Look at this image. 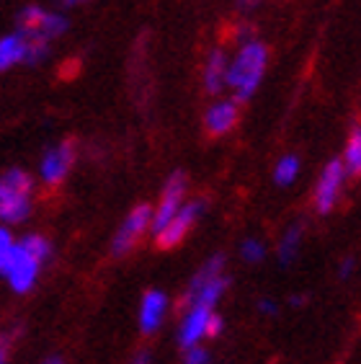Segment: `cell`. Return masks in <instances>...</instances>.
<instances>
[{
  "mask_svg": "<svg viewBox=\"0 0 361 364\" xmlns=\"http://www.w3.org/2000/svg\"><path fill=\"white\" fill-rule=\"evenodd\" d=\"M237 114H240V109H237L235 101H220L204 117V129H207L209 137H222L237 124Z\"/></svg>",
  "mask_w": 361,
  "mask_h": 364,
  "instance_id": "obj_10",
  "label": "cell"
},
{
  "mask_svg": "<svg viewBox=\"0 0 361 364\" xmlns=\"http://www.w3.org/2000/svg\"><path fill=\"white\" fill-rule=\"evenodd\" d=\"M44 364H63V359H60V357H52V359H47Z\"/></svg>",
  "mask_w": 361,
  "mask_h": 364,
  "instance_id": "obj_30",
  "label": "cell"
},
{
  "mask_svg": "<svg viewBox=\"0 0 361 364\" xmlns=\"http://www.w3.org/2000/svg\"><path fill=\"white\" fill-rule=\"evenodd\" d=\"M343 178H346V171H343V161L340 158L328 163L325 171L320 173L318 189H315V207H318L320 215H328L335 207Z\"/></svg>",
  "mask_w": 361,
  "mask_h": 364,
  "instance_id": "obj_7",
  "label": "cell"
},
{
  "mask_svg": "<svg viewBox=\"0 0 361 364\" xmlns=\"http://www.w3.org/2000/svg\"><path fill=\"white\" fill-rule=\"evenodd\" d=\"M351 272H354V259H346L340 261V279H346V277H351Z\"/></svg>",
  "mask_w": 361,
  "mask_h": 364,
  "instance_id": "obj_25",
  "label": "cell"
},
{
  "mask_svg": "<svg viewBox=\"0 0 361 364\" xmlns=\"http://www.w3.org/2000/svg\"><path fill=\"white\" fill-rule=\"evenodd\" d=\"M11 253H14V238H11V232L6 228H0V274L8 272Z\"/></svg>",
  "mask_w": 361,
  "mask_h": 364,
  "instance_id": "obj_21",
  "label": "cell"
},
{
  "mask_svg": "<svg viewBox=\"0 0 361 364\" xmlns=\"http://www.w3.org/2000/svg\"><path fill=\"white\" fill-rule=\"evenodd\" d=\"M31 176L21 168H11L8 173L0 176V220L6 223H21L26 220L31 202Z\"/></svg>",
  "mask_w": 361,
  "mask_h": 364,
  "instance_id": "obj_2",
  "label": "cell"
},
{
  "mask_svg": "<svg viewBox=\"0 0 361 364\" xmlns=\"http://www.w3.org/2000/svg\"><path fill=\"white\" fill-rule=\"evenodd\" d=\"M129 364H150V351H139Z\"/></svg>",
  "mask_w": 361,
  "mask_h": 364,
  "instance_id": "obj_27",
  "label": "cell"
},
{
  "mask_svg": "<svg viewBox=\"0 0 361 364\" xmlns=\"http://www.w3.org/2000/svg\"><path fill=\"white\" fill-rule=\"evenodd\" d=\"M343 171L348 176H361V127H356L351 132V140L346 147V161H343Z\"/></svg>",
  "mask_w": 361,
  "mask_h": 364,
  "instance_id": "obj_17",
  "label": "cell"
},
{
  "mask_svg": "<svg viewBox=\"0 0 361 364\" xmlns=\"http://www.w3.org/2000/svg\"><path fill=\"white\" fill-rule=\"evenodd\" d=\"M0 364H6V362H0Z\"/></svg>",
  "mask_w": 361,
  "mask_h": 364,
  "instance_id": "obj_31",
  "label": "cell"
},
{
  "mask_svg": "<svg viewBox=\"0 0 361 364\" xmlns=\"http://www.w3.org/2000/svg\"><path fill=\"white\" fill-rule=\"evenodd\" d=\"M23 57H26V39H23V34L3 36L0 39V73L14 68L16 63H23Z\"/></svg>",
  "mask_w": 361,
  "mask_h": 364,
  "instance_id": "obj_15",
  "label": "cell"
},
{
  "mask_svg": "<svg viewBox=\"0 0 361 364\" xmlns=\"http://www.w3.org/2000/svg\"><path fill=\"white\" fill-rule=\"evenodd\" d=\"M204 207H207L204 199H194V202L188 204H180V210L171 218V223L160 232H155V245H158L160 251H171V248L183 243V238L191 232V228H194V223L204 212Z\"/></svg>",
  "mask_w": 361,
  "mask_h": 364,
  "instance_id": "obj_3",
  "label": "cell"
},
{
  "mask_svg": "<svg viewBox=\"0 0 361 364\" xmlns=\"http://www.w3.org/2000/svg\"><path fill=\"white\" fill-rule=\"evenodd\" d=\"M209 316H212V308H207V305H199V302H196V305L188 308L186 318H183V326H180V333H178V343L183 349L196 346V341L204 336Z\"/></svg>",
  "mask_w": 361,
  "mask_h": 364,
  "instance_id": "obj_11",
  "label": "cell"
},
{
  "mask_svg": "<svg viewBox=\"0 0 361 364\" xmlns=\"http://www.w3.org/2000/svg\"><path fill=\"white\" fill-rule=\"evenodd\" d=\"M68 31V21L63 16L49 14L44 8L28 6L18 14V34L23 36H39V39H55V36Z\"/></svg>",
  "mask_w": 361,
  "mask_h": 364,
  "instance_id": "obj_5",
  "label": "cell"
},
{
  "mask_svg": "<svg viewBox=\"0 0 361 364\" xmlns=\"http://www.w3.org/2000/svg\"><path fill=\"white\" fill-rule=\"evenodd\" d=\"M222 267H225V256H222V253L212 256V259H209L207 264H204V267L194 274V279H191V284H188L186 294L180 297V308H183V310L191 308V305H194V300H196V294L202 292L209 282H215L217 277H222Z\"/></svg>",
  "mask_w": 361,
  "mask_h": 364,
  "instance_id": "obj_12",
  "label": "cell"
},
{
  "mask_svg": "<svg viewBox=\"0 0 361 364\" xmlns=\"http://www.w3.org/2000/svg\"><path fill=\"white\" fill-rule=\"evenodd\" d=\"M225 77H227V60H225L222 49H215L204 68V91L212 96L220 93L225 88Z\"/></svg>",
  "mask_w": 361,
  "mask_h": 364,
  "instance_id": "obj_14",
  "label": "cell"
},
{
  "mask_svg": "<svg viewBox=\"0 0 361 364\" xmlns=\"http://www.w3.org/2000/svg\"><path fill=\"white\" fill-rule=\"evenodd\" d=\"M39 267H42V264H39L26 248H21V243L14 245L11 264H8V272H6L8 279H11V287H14L16 292H26V289H31Z\"/></svg>",
  "mask_w": 361,
  "mask_h": 364,
  "instance_id": "obj_9",
  "label": "cell"
},
{
  "mask_svg": "<svg viewBox=\"0 0 361 364\" xmlns=\"http://www.w3.org/2000/svg\"><path fill=\"white\" fill-rule=\"evenodd\" d=\"M153 225V207L150 204H137L129 218L124 220V225L119 228V232L114 235L112 253L114 256H126L129 251H134L139 245V240L145 238V232Z\"/></svg>",
  "mask_w": 361,
  "mask_h": 364,
  "instance_id": "obj_4",
  "label": "cell"
},
{
  "mask_svg": "<svg viewBox=\"0 0 361 364\" xmlns=\"http://www.w3.org/2000/svg\"><path fill=\"white\" fill-rule=\"evenodd\" d=\"M186 364H209V351L202 349V346H191V349H186V359H183Z\"/></svg>",
  "mask_w": 361,
  "mask_h": 364,
  "instance_id": "obj_23",
  "label": "cell"
},
{
  "mask_svg": "<svg viewBox=\"0 0 361 364\" xmlns=\"http://www.w3.org/2000/svg\"><path fill=\"white\" fill-rule=\"evenodd\" d=\"M60 6H68V8H72V6H80V3H88V0H57Z\"/></svg>",
  "mask_w": 361,
  "mask_h": 364,
  "instance_id": "obj_28",
  "label": "cell"
},
{
  "mask_svg": "<svg viewBox=\"0 0 361 364\" xmlns=\"http://www.w3.org/2000/svg\"><path fill=\"white\" fill-rule=\"evenodd\" d=\"M21 333V326H16V328H6L0 331V362H6L8 359V351H11V343L14 338Z\"/></svg>",
  "mask_w": 361,
  "mask_h": 364,
  "instance_id": "obj_22",
  "label": "cell"
},
{
  "mask_svg": "<svg viewBox=\"0 0 361 364\" xmlns=\"http://www.w3.org/2000/svg\"><path fill=\"white\" fill-rule=\"evenodd\" d=\"M21 248H26V251L31 253L39 264H44V261L49 259V243L42 238V235H28V238H23Z\"/></svg>",
  "mask_w": 361,
  "mask_h": 364,
  "instance_id": "obj_19",
  "label": "cell"
},
{
  "mask_svg": "<svg viewBox=\"0 0 361 364\" xmlns=\"http://www.w3.org/2000/svg\"><path fill=\"white\" fill-rule=\"evenodd\" d=\"M75 158H77L75 140H63L55 150H49V153L44 155V163H42L44 181L47 183H63V178L70 173Z\"/></svg>",
  "mask_w": 361,
  "mask_h": 364,
  "instance_id": "obj_8",
  "label": "cell"
},
{
  "mask_svg": "<svg viewBox=\"0 0 361 364\" xmlns=\"http://www.w3.org/2000/svg\"><path fill=\"white\" fill-rule=\"evenodd\" d=\"M256 3H258V0H237V6H240V8H253Z\"/></svg>",
  "mask_w": 361,
  "mask_h": 364,
  "instance_id": "obj_29",
  "label": "cell"
},
{
  "mask_svg": "<svg viewBox=\"0 0 361 364\" xmlns=\"http://www.w3.org/2000/svg\"><path fill=\"white\" fill-rule=\"evenodd\" d=\"M240 256H243V261H248V264H258V261H264V256H266V245L261 243V240L250 238L240 245Z\"/></svg>",
  "mask_w": 361,
  "mask_h": 364,
  "instance_id": "obj_20",
  "label": "cell"
},
{
  "mask_svg": "<svg viewBox=\"0 0 361 364\" xmlns=\"http://www.w3.org/2000/svg\"><path fill=\"white\" fill-rule=\"evenodd\" d=\"M297 173H299V161L294 158V155H284V158L276 163L274 181H276L279 186H289V183L297 178Z\"/></svg>",
  "mask_w": 361,
  "mask_h": 364,
  "instance_id": "obj_18",
  "label": "cell"
},
{
  "mask_svg": "<svg viewBox=\"0 0 361 364\" xmlns=\"http://www.w3.org/2000/svg\"><path fill=\"white\" fill-rule=\"evenodd\" d=\"M183 194H186V173H183V171H176L166 181V189H163V196H160L158 210L153 212V225H150V228H153L155 232L163 230V228L171 223V218L180 210Z\"/></svg>",
  "mask_w": 361,
  "mask_h": 364,
  "instance_id": "obj_6",
  "label": "cell"
},
{
  "mask_svg": "<svg viewBox=\"0 0 361 364\" xmlns=\"http://www.w3.org/2000/svg\"><path fill=\"white\" fill-rule=\"evenodd\" d=\"M302 232H305L302 223H294L292 228L281 235V240H279V261H281V267H289V264L297 259L299 243H302Z\"/></svg>",
  "mask_w": 361,
  "mask_h": 364,
  "instance_id": "obj_16",
  "label": "cell"
},
{
  "mask_svg": "<svg viewBox=\"0 0 361 364\" xmlns=\"http://www.w3.org/2000/svg\"><path fill=\"white\" fill-rule=\"evenodd\" d=\"M222 318L220 316H215V313H212V316H209V321H207V328H204V336H209V338H217L220 336V333H222Z\"/></svg>",
  "mask_w": 361,
  "mask_h": 364,
  "instance_id": "obj_24",
  "label": "cell"
},
{
  "mask_svg": "<svg viewBox=\"0 0 361 364\" xmlns=\"http://www.w3.org/2000/svg\"><path fill=\"white\" fill-rule=\"evenodd\" d=\"M266 60H269V49L261 42H248L237 52L235 63L227 68V77H225V85L235 88V101H248L258 91Z\"/></svg>",
  "mask_w": 361,
  "mask_h": 364,
  "instance_id": "obj_1",
  "label": "cell"
},
{
  "mask_svg": "<svg viewBox=\"0 0 361 364\" xmlns=\"http://www.w3.org/2000/svg\"><path fill=\"white\" fill-rule=\"evenodd\" d=\"M168 308V297L160 289H147L145 297H142V310H139V326L145 333H155L163 323Z\"/></svg>",
  "mask_w": 361,
  "mask_h": 364,
  "instance_id": "obj_13",
  "label": "cell"
},
{
  "mask_svg": "<svg viewBox=\"0 0 361 364\" xmlns=\"http://www.w3.org/2000/svg\"><path fill=\"white\" fill-rule=\"evenodd\" d=\"M258 310H261V313H266V316H274V313H276V305H274L271 300H261V302H258Z\"/></svg>",
  "mask_w": 361,
  "mask_h": 364,
  "instance_id": "obj_26",
  "label": "cell"
}]
</instances>
